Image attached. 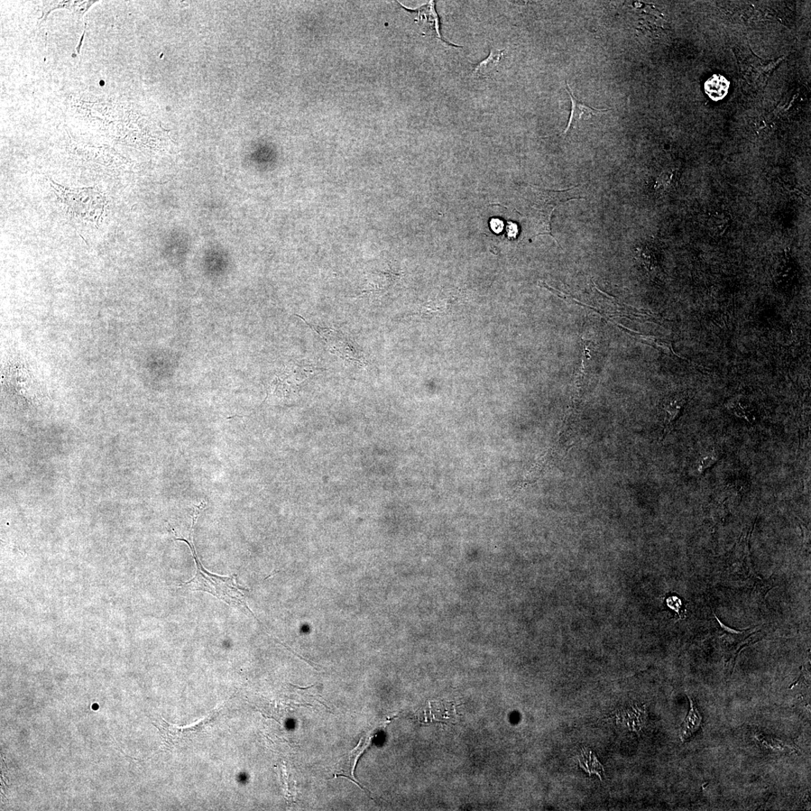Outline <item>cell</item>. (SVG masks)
Instances as JSON below:
<instances>
[{"label":"cell","mask_w":811,"mask_h":811,"mask_svg":"<svg viewBox=\"0 0 811 811\" xmlns=\"http://www.w3.org/2000/svg\"><path fill=\"white\" fill-rule=\"evenodd\" d=\"M689 396L686 393H680L670 396L663 403V410L665 412L664 437L674 426V424L687 403Z\"/></svg>","instance_id":"ba28073f"},{"label":"cell","mask_w":811,"mask_h":811,"mask_svg":"<svg viewBox=\"0 0 811 811\" xmlns=\"http://www.w3.org/2000/svg\"><path fill=\"white\" fill-rule=\"evenodd\" d=\"M729 88L730 82L721 75L713 76L705 84V93L710 98L716 101L725 98Z\"/></svg>","instance_id":"7c38bea8"},{"label":"cell","mask_w":811,"mask_h":811,"mask_svg":"<svg viewBox=\"0 0 811 811\" xmlns=\"http://www.w3.org/2000/svg\"><path fill=\"white\" fill-rule=\"evenodd\" d=\"M727 408L736 417L744 419L751 423L754 422L757 419L755 408L748 400L743 398H735L730 401L727 404Z\"/></svg>","instance_id":"4fadbf2b"},{"label":"cell","mask_w":811,"mask_h":811,"mask_svg":"<svg viewBox=\"0 0 811 811\" xmlns=\"http://www.w3.org/2000/svg\"><path fill=\"white\" fill-rule=\"evenodd\" d=\"M621 326L626 330V333L632 335L635 339L642 341V342L655 347L656 349H659L660 351L664 353L667 355H676L674 351V349H672L671 344L669 342V341L657 337L642 335L635 333V331H630L629 329L626 328L622 326Z\"/></svg>","instance_id":"5bb4252c"},{"label":"cell","mask_w":811,"mask_h":811,"mask_svg":"<svg viewBox=\"0 0 811 811\" xmlns=\"http://www.w3.org/2000/svg\"><path fill=\"white\" fill-rule=\"evenodd\" d=\"M717 623L720 626L717 628V638L719 643L724 651L728 660H735L739 652L752 642L755 635L758 633L757 628L745 630H734L727 628L716 617Z\"/></svg>","instance_id":"3957f363"},{"label":"cell","mask_w":811,"mask_h":811,"mask_svg":"<svg viewBox=\"0 0 811 811\" xmlns=\"http://www.w3.org/2000/svg\"><path fill=\"white\" fill-rule=\"evenodd\" d=\"M719 458H720V455H719V453H717L716 451L706 454L699 460L698 467L699 472L702 473L708 468L713 466L717 462Z\"/></svg>","instance_id":"9a60e30c"},{"label":"cell","mask_w":811,"mask_h":811,"mask_svg":"<svg viewBox=\"0 0 811 811\" xmlns=\"http://www.w3.org/2000/svg\"><path fill=\"white\" fill-rule=\"evenodd\" d=\"M312 328L326 340V343L331 352L339 356L340 358H343L346 361H349V362L358 363L362 366L367 365L365 358L360 349H358V346L352 340L345 337L343 334L333 331V329L321 328L319 327Z\"/></svg>","instance_id":"277c9868"},{"label":"cell","mask_w":811,"mask_h":811,"mask_svg":"<svg viewBox=\"0 0 811 811\" xmlns=\"http://www.w3.org/2000/svg\"><path fill=\"white\" fill-rule=\"evenodd\" d=\"M177 541L185 542L189 546L193 559H194L197 572L196 576L188 582L183 583L179 587L190 590L192 592H203L208 593L229 605L230 606L242 608L244 612L251 613L255 619L256 617L246 604L245 601L246 593L249 590L240 586L237 583V575L231 577L221 576L210 574L200 561L192 540L178 538Z\"/></svg>","instance_id":"6da1fadb"},{"label":"cell","mask_w":811,"mask_h":811,"mask_svg":"<svg viewBox=\"0 0 811 811\" xmlns=\"http://www.w3.org/2000/svg\"><path fill=\"white\" fill-rule=\"evenodd\" d=\"M221 708H222V705L214 710L213 712H211L200 721L191 726L181 727L171 725L165 722L163 719H161L162 723H160L159 725L156 724H154V725L158 728L163 738L167 743L171 744H178L183 741L190 739L192 737H195L198 733H201L210 722L215 720Z\"/></svg>","instance_id":"5b68a950"},{"label":"cell","mask_w":811,"mask_h":811,"mask_svg":"<svg viewBox=\"0 0 811 811\" xmlns=\"http://www.w3.org/2000/svg\"><path fill=\"white\" fill-rule=\"evenodd\" d=\"M667 603L668 606L670 607L671 610H675L678 614V615L682 617V614H684L683 604H682V602L678 597L669 596L667 599Z\"/></svg>","instance_id":"2e32d148"},{"label":"cell","mask_w":811,"mask_h":811,"mask_svg":"<svg viewBox=\"0 0 811 811\" xmlns=\"http://www.w3.org/2000/svg\"><path fill=\"white\" fill-rule=\"evenodd\" d=\"M96 1H50L44 2L42 7V17L40 18L41 23L44 22L47 19L49 14L55 10V9L67 8L69 9L74 15L80 18L83 17L84 15L88 11V9L93 6ZM40 23V24H41Z\"/></svg>","instance_id":"9c48e42d"},{"label":"cell","mask_w":811,"mask_h":811,"mask_svg":"<svg viewBox=\"0 0 811 811\" xmlns=\"http://www.w3.org/2000/svg\"><path fill=\"white\" fill-rule=\"evenodd\" d=\"M503 57V50L492 49L490 56L478 64L474 71L473 76L476 78H487L491 76L496 68L499 67Z\"/></svg>","instance_id":"8fae6325"},{"label":"cell","mask_w":811,"mask_h":811,"mask_svg":"<svg viewBox=\"0 0 811 811\" xmlns=\"http://www.w3.org/2000/svg\"><path fill=\"white\" fill-rule=\"evenodd\" d=\"M566 85L567 90L568 91V94L571 99V103H572V109H571V114L569 116L568 126L565 128V131L564 133L565 135H567V133L570 130H572V128H575L576 124L578 122L580 121V119H585V121H586V119L592 118L593 116H596L599 114H604L608 112V110H610L608 109H596L587 106L583 103L582 101L579 100L574 95V93L572 90H570L567 83H566Z\"/></svg>","instance_id":"52a82bcc"},{"label":"cell","mask_w":811,"mask_h":811,"mask_svg":"<svg viewBox=\"0 0 811 811\" xmlns=\"http://www.w3.org/2000/svg\"><path fill=\"white\" fill-rule=\"evenodd\" d=\"M406 9L409 12L417 14L416 21L421 26L424 33L444 41L440 32L439 17L436 12L435 1H430L417 10Z\"/></svg>","instance_id":"8992f818"},{"label":"cell","mask_w":811,"mask_h":811,"mask_svg":"<svg viewBox=\"0 0 811 811\" xmlns=\"http://www.w3.org/2000/svg\"><path fill=\"white\" fill-rule=\"evenodd\" d=\"M573 189L563 191H546L541 192L539 197V200L536 204L532 206V209L535 210L532 217V221L534 222L535 226L536 236L540 235H548L551 236L558 242L554 235L551 234V219L553 212L556 208L563 203L569 200H578L579 199L574 197Z\"/></svg>","instance_id":"7a4b0ae2"},{"label":"cell","mask_w":811,"mask_h":811,"mask_svg":"<svg viewBox=\"0 0 811 811\" xmlns=\"http://www.w3.org/2000/svg\"><path fill=\"white\" fill-rule=\"evenodd\" d=\"M689 703V711L680 729V738L683 742L689 739L699 729L703 721L694 700L690 699Z\"/></svg>","instance_id":"30bf717a"}]
</instances>
